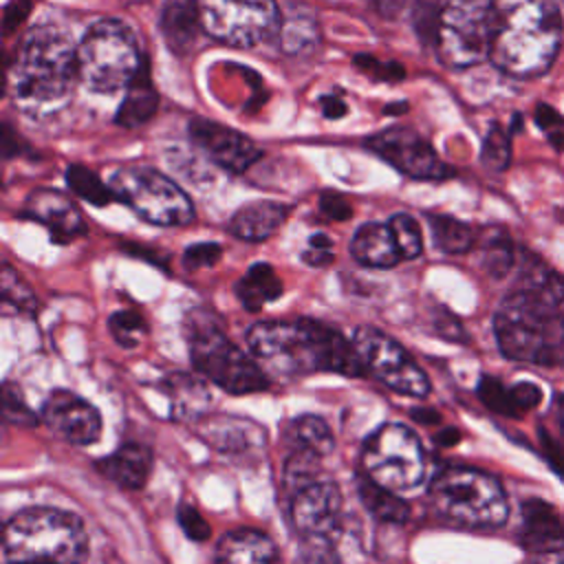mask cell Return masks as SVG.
<instances>
[{
  "label": "cell",
  "mask_w": 564,
  "mask_h": 564,
  "mask_svg": "<svg viewBox=\"0 0 564 564\" xmlns=\"http://www.w3.org/2000/svg\"><path fill=\"white\" fill-rule=\"evenodd\" d=\"M110 189L137 216L152 225L176 227L194 220L187 194L161 172L148 165H126L112 174Z\"/></svg>",
  "instance_id": "obj_9"
},
{
  "label": "cell",
  "mask_w": 564,
  "mask_h": 564,
  "mask_svg": "<svg viewBox=\"0 0 564 564\" xmlns=\"http://www.w3.org/2000/svg\"><path fill=\"white\" fill-rule=\"evenodd\" d=\"M159 108V93L154 90L148 73V62L143 57L137 75L126 88V97L117 110V123L126 128H137L154 117Z\"/></svg>",
  "instance_id": "obj_27"
},
{
  "label": "cell",
  "mask_w": 564,
  "mask_h": 564,
  "mask_svg": "<svg viewBox=\"0 0 564 564\" xmlns=\"http://www.w3.org/2000/svg\"><path fill=\"white\" fill-rule=\"evenodd\" d=\"M480 161L487 170L491 172H502L507 170L509 161H511V141H509V132L505 128H500L498 123H491V128L485 134L482 141V150H480Z\"/></svg>",
  "instance_id": "obj_37"
},
{
  "label": "cell",
  "mask_w": 564,
  "mask_h": 564,
  "mask_svg": "<svg viewBox=\"0 0 564 564\" xmlns=\"http://www.w3.org/2000/svg\"><path fill=\"white\" fill-rule=\"evenodd\" d=\"M295 564H339L337 553L333 549V540L302 538Z\"/></svg>",
  "instance_id": "obj_43"
},
{
  "label": "cell",
  "mask_w": 564,
  "mask_h": 564,
  "mask_svg": "<svg viewBox=\"0 0 564 564\" xmlns=\"http://www.w3.org/2000/svg\"><path fill=\"white\" fill-rule=\"evenodd\" d=\"M26 214L37 223L46 225L51 229V236L59 242L73 240L86 229L82 214L73 205V200L55 189L31 192V196L26 198Z\"/></svg>",
  "instance_id": "obj_19"
},
{
  "label": "cell",
  "mask_w": 564,
  "mask_h": 564,
  "mask_svg": "<svg viewBox=\"0 0 564 564\" xmlns=\"http://www.w3.org/2000/svg\"><path fill=\"white\" fill-rule=\"evenodd\" d=\"M432 240L436 249L443 253H465L476 245V236L471 227L454 216L445 214H430L427 216Z\"/></svg>",
  "instance_id": "obj_32"
},
{
  "label": "cell",
  "mask_w": 564,
  "mask_h": 564,
  "mask_svg": "<svg viewBox=\"0 0 564 564\" xmlns=\"http://www.w3.org/2000/svg\"><path fill=\"white\" fill-rule=\"evenodd\" d=\"M319 209L333 220H348L352 216V207L339 192H324L319 196Z\"/></svg>",
  "instance_id": "obj_51"
},
{
  "label": "cell",
  "mask_w": 564,
  "mask_h": 564,
  "mask_svg": "<svg viewBox=\"0 0 564 564\" xmlns=\"http://www.w3.org/2000/svg\"><path fill=\"white\" fill-rule=\"evenodd\" d=\"M0 289H2V297L4 302L13 304L15 308L20 311H26V313H35L40 308V302L33 293V289L7 264L2 269V278H0Z\"/></svg>",
  "instance_id": "obj_38"
},
{
  "label": "cell",
  "mask_w": 564,
  "mask_h": 564,
  "mask_svg": "<svg viewBox=\"0 0 564 564\" xmlns=\"http://www.w3.org/2000/svg\"><path fill=\"white\" fill-rule=\"evenodd\" d=\"M185 337L194 368L231 394L260 392L269 386L260 364L242 352L207 313H189Z\"/></svg>",
  "instance_id": "obj_7"
},
{
  "label": "cell",
  "mask_w": 564,
  "mask_h": 564,
  "mask_svg": "<svg viewBox=\"0 0 564 564\" xmlns=\"http://www.w3.org/2000/svg\"><path fill=\"white\" fill-rule=\"evenodd\" d=\"M145 330V319L134 311H117L110 315V333L121 346H137Z\"/></svg>",
  "instance_id": "obj_42"
},
{
  "label": "cell",
  "mask_w": 564,
  "mask_h": 564,
  "mask_svg": "<svg viewBox=\"0 0 564 564\" xmlns=\"http://www.w3.org/2000/svg\"><path fill=\"white\" fill-rule=\"evenodd\" d=\"M366 145L381 159H386L392 167L412 178L438 181L452 174V170L436 156L434 148L410 128L394 126L381 130L372 134Z\"/></svg>",
  "instance_id": "obj_14"
},
{
  "label": "cell",
  "mask_w": 564,
  "mask_h": 564,
  "mask_svg": "<svg viewBox=\"0 0 564 564\" xmlns=\"http://www.w3.org/2000/svg\"><path fill=\"white\" fill-rule=\"evenodd\" d=\"M319 104H322V110H324V115L328 119H339V117L346 115V104L339 97H335V95H324L319 99Z\"/></svg>",
  "instance_id": "obj_56"
},
{
  "label": "cell",
  "mask_w": 564,
  "mask_h": 564,
  "mask_svg": "<svg viewBox=\"0 0 564 564\" xmlns=\"http://www.w3.org/2000/svg\"><path fill=\"white\" fill-rule=\"evenodd\" d=\"M176 520L181 524V529L185 531V535L189 540H196V542H205L212 533L207 520L200 516V511L187 502H181L178 509H176Z\"/></svg>",
  "instance_id": "obj_45"
},
{
  "label": "cell",
  "mask_w": 564,
  "mask_h": 564,
  "mask_svg": "<svg viewBox=\"0 0 564 564\" xmlns=\"http://www.w3.org/2000/svg\"><path fill=\"white\" fill-rule=\"evenodd\" d=\"M511 397H513V403H516L518 412L524 414V412H531L540 405L542 390L531 381H520V383L511 386Z\"/></svg>",
  "instance_id": "obj_50"
},
{
  "label": "cell",
  "mask_w": 564,
  "mask_h": 564,
  "mask_svg": "<svg viewBox=\"0 0 564 564\" xmlns=\"http://www.w3.org/2000/svg\"><path fill=\"white\" fill-rule=\"evenodd\" d=\"M553 412H555V423H557V430L564 434V394H560L553 403Z\"/></svg>",
  "instance_id": "obj_59"
},
{
  "label": "cell",
  "mask_w": 564,
  "mask_h": 564,
  "mask_svg": "<svg viewBox=\"0 0 564 564\" xmlns=\"http://www.w3.org/2000/svg\"><path fill=\"white\" fill-rule=\"evenodd\" d=\"M289 207L275 200H253L242 205L229 220V231L240 240L260 242L278 231L286 220Z\"/></svg>",
  "instance_id": "obj_25"
},
{
  "label": "cell",
  "mask_w": 564,
  "mask_h": 564,
  "mask_svg": "<svg viewBox=\"0 0 564 564\" xmlns=\"http://www.w3.org/2000/svg\"><path fill=\"white\" fill-rule=\"evenodd\" d=\"M214 564H280V553L262 531L234 529L216 544Z\"/></svg>",
  "instance_id": "obj_21"
},
{
  "label": "cell",
  "mask_w": 564,
  "mask_h": 564,
  "mask_svg": "<svg viewBox=\"0 0 564 564\" xmlns=\"http://www.w3.org/2000/svg\"><path fill=\"white\" fill-rule=\"evenodd\" d=\"M198 434L218 452L231 454L260 449L267 441L264 430L256 421L242 416H203Z\"/></svg>",
  "instance_id": "obj_20"
},
{
  "label": "cell",
  "mask_w": 564,
  "mask_h": 564,
  "mask_svg": "<svg viewBox=\"0 0 564 564\" xmlns=\"http://www.w3.org/2000/svg\"><path fill=\"white\" fill-rule=\"evenodd\" d=\"M192 141L205 150V154L229 172H245L260 159V148L245 134L234 128H227L218 121L209 119H192L189 121Z\"/></svg>",
  "instance_id": "obj_17"
},
{
  "label": "cell",
  "mask_w": 564,
  "mask_h": 564,
  "mask_svg": "<svg viewBox=\"0 0 564 564\" xmlns=\"http://www.w3.org/2000/svg\"><path fill=\"white\" fill-rule=\"evenodd\" d=\"M352 346L359 355L364 370L370 372L375 379L401 394L427 397V375L392 337L372 326H359L352 333Z\"/></svg>",
  "instance_id": "obj_13"
},
{
  "label": "cell",
  "mask_w": 564,
  "mask_h": 564,
  "mask_svg": "<svg viewBox=\"0 0 564 564\" xmlns=\"http://www.w3.org/2000/svg\"><path fill=\"white\" fill-rule=\"evenodd\" d=\"M562 18L553 0H494L489 59L507 75L538 77L557 57Z\"/></svg>",
  "instance_id": "obj_2"
},
{
  "label": "cell",
  "mask_w": 564,
  "mask_h": 564,
  "mask_svg": "<svg viewBox=\"0 0 564 564\" xmlns=\"http://www.w3.org/2000/svg\"><path fill=\"white\" fill-rule=\"evenodd\" d=\"M443 9H445L443 0H414L412 22L421 42L425 44L436 42V31H438Z\"/></svg>",
  "instance_id": "obj_41"
},
{
  "label": "cell",
  "mask_w": 564,
  "mask_h": 564,
  "mask_svg": "<svg viewBox=\"0 0 564 564\" xmlns=\"http://www.w3.org/2000/svg\"><path fill=\"white\" fill-rule=\"evenodd\" d=\"M478 256H480V267L485 269L487 275L505 278L516 262L513 242L507 229L487 227L478 238Z\"/></svg>",
  "instance_id": "obj_30"
},
{
  "label": "cell",
  "mask_w": 564,
  "mask_h": 564,
  "mask_svg": "<svg viewBox=\"0 0 564 564\" xmlns=\"http://www.w3.org/2000/svg\"><path fill=\"white\" fill-rule=\"evenodd\" d=\"M220 253H223V249L216 242H196L185 249L183 264L187 271H198V269L216 264L220 260Z\"/></svg>",
  "instance_id": "obj_47"
},
{
  "label": "cell",
  "mask_w": 564,
  "mask_h": 564,
  "mask_svg": "<svg viewBox=\"0 0 564 564\" xmlns=\"http://www.w3.org/2000/svg\"><path fill=\"white\" fill-rule=\"evenodd\" d=\"M388 225H390V229L394 234V240H397V247H399V251L405 260H412L423 251L419 223L410 214H394L388 220Z\"/></svg>",
  "instance_id": "obj_40"
},
{
  "label": "cell",
  "mask_w": 564,
  "mask_h": 564,
  "mask_svg": "<svg viewBox=\"0 0 564 564\" xmlns=\"http://www.w3.org/2000/svg\"><path fill=\"white\" fill-rule=\"evenodd\" d=\"M304 262L311 267H326L333 262V242L326 234H313L308 238V249L302 253Z\"/></svg>",
  "instance_id": "obj_49"
},
{
  "label": "cell",
  "mask_w": 564,
  "mask_h": 564,
  "mask_svg": "<svg viewBox=\"0 0 564 564\" xmlns=\"http://www.w3.org/2000/svg\"><path fill=\"white\" fill-rule=\"evenodd\" d=\"M4 419L15 425H33L35 414L22 399V392L11 383H4Z\"/></svg>",
  "instance_id": "obj_48"
},
{
  "label": "cell",
  "mask_w": 564,
  "mask_h": 564,
  "mask_svg": "<svg viewBox=\"0 0 564 564\" xmlns=\"http://www.w3.org/2000/svg\"><path fill=\"white\" fill-rule=\"evenodd\" d=\"M357 491L359 498L364 502V507L377 516L383 522H394V524H403L410 518V507L405 500H401L397 496V491L386 489L381 485H377L375 480H370L368 476H361L357 480Z\"/></svg>",
  "instance_id": "obj_31"
},
{
  "label": "cell",
  "mask_w": 564,
  "mask_h": 564,
  "mask_svg": "<svg viewBox=\"0 0 564 564\" xmlns=\"http://www.w3.org/2000/svg\"><path fill=\"white\" fill-rule=\"evenodd\" d=\"M42 421L59 438L88 445L101 434V416L97 408L68 390H55L42 405Z\"/></svg>",
  "instance_id": "obj_16"
},
{
  "label": "cell",
  "mask_w": 564,
  "mask_h": 564,
  "mask_svg": "<svg viewBox=\"0 0 564 564\" xmlns=\"http://www.w3.org/2000/svg\"><path fill=\"white\" fill-rule=\"evenodd\" d=\"M289 438L293 441V447H304L319 456H326L335 447V438L328 423L315 414L297 416L289 427Z\"/></svg>",
  "instance_id": "obj_33"
},
{
  "label": "cell",
  "mask_w": 564,
  "mask_h": 564,
  "mask_svg": "<svg viewBox=\"0 0 564 564\" xmlns=\"http://www.w3.org/2000/svg\"><path fill=\"white\" fill-rule=\"evenodd\" d=\"M165 394L170 401L172 416L178 421L203 419L209 408L207 388L189 375H172L165 381Z\"/></svg>",
  "instance_id": "obj_28"
},
{
  "label": "cell",
  "mask_w": 564,
  "mask_h": 564,
  "mask_svg": "<svg viewBox=\"0 0 564 564\" xmlns=\"http://www.w3.org/2000/svg\"><path fill=\"white\" fill-rule=\"evenodd\" d=\"M518 289L553 308L564 302V278L531 251H522Z\"/></svg>",
  "instance_id": "obj_26"
},
{
  "label": "cell",
  "mask_w": 564,
  "mask_h": 564,
  "mask_svg": "<svg viewBox=\"0 0 564 564\" xmlns=\"http://www.w3.org/2000/svg\"><path fill=\"white\" fill-rule=\"evenodd\" d=\"M29 9H31V0H9L4 9V31L11 33L26 18Z\"/></svg>",
  "instance_id": "obj_54"
},
{
  "label": "cell",
  "mask_w": 564,
  "mask_h": 564,
  "mask_svg": "<svg viewBox=\"0 0 564 564\" xmlns=\"http://www.w3.org/2000/svg\"><path fill=\"white\" fill-rule=\"evenodd\" d=\"M350 253L359 264L375 269H388L403 260L390 225L383 223L361 225L350 240Z\"/></svg>",
  "instance_id": "obj_24"
},
{
  "label": "cell",
  "mask_w": 564,
  "mask_h": 564,
  "mask_svg": "<svg viewBox=\"0 0 564 564\" xmlns=\"http://www.w3.org/2000/svg\"><path fill=\"white\" fill-rule=\"evenodd\" d=\"M97 469L126 489H141L152 471V454L139 443H126L97 463Z\"/></svg>",
  "instance_id": "obj_23"
},
{
  "label": "cell",
  "mask_w": 564,
  "mask_h": 564,
  "mask_svg": "<svg viewBox=\"0 0 564 564\" xmlns=\"http://www.w3.org/2000/svg\"><path fill=\"white\" fill-rule=\"evenodd\" d=\"M159 26L170 51L176 55H185L196 44L198 31L203 26L200 7L196 4V0H165Z\"/></svg>",
  "instance_id": "obj_22"
},
{
  "label": "cell",
  "mask_w": 564,
  "mask_h": 564,
  "mask_svg": "<svg viewBox=\"0 0 564 564\" xmlns=\"http://www.w3.org/2000/svg\"><path fill=\"white\" fill-rule=\"evenodd\" d=\"M280 42L291 55L304 53L319 42V29L311 15H289L280 26Z\"/></svg>",
  "instance_id": "obj_35"
},
{
  "label": "cell",
  "mask_w": 564,
  "mask_h": 564,
  "mask_svg": "<svg viewBox=\"0 0 564 564\" xmlns=\"http://www.w3.org/2000/svg\"><path fill=\"white\" fill-rule=\"evenodd\" d=\"M236 295L247 311H260L267 302L282 295V282L271 264L258 262L238 280Z\"/></svg>",
  "instance_id": "obj_29"
},
{
  "label": "cell",
  "mask_w": 564,
  "mask_h": 564,
  "mask_svg": "<svg viewBox=\"0 0 564 564\" xmlns=\"http://www.w3.org/2000/svg\"><path fill=\"white\" fill-rule=\"evenodd\" d=\"M494 40V0H449L443 9L436 48L443 64L467 68L489 57Z\"/></svg>",
  "instance_id": "obj_10"
},
{
  "label": "cell",
  "mask_w": 564,
  "mask_h": 564,
  "mask_svg": "<svg viewBox=\"0 0 564 564\" xmlns=\"http://www.w3.org/2000/svg\"><path fill=\"white\" fill-rule=\"evenodd\" d=\"M405 110H408V104H405V101H394V104H390V106L383 108L386 115H401V112H405Z\"/></svg>",
  "instance_id": "obj_60"
},
{
  "label": "cell",
  "mask_w": 564,
  "mask_h": 564,
  "mask_svg": "<svg viewBox=\"0 0 564 564\" xmlns=\"http://www.w3.org/2000/svg\"><path fill=\"white\" fill-rule=\"evenodd\" d=\"M520 513H522L520 544L529 553L555 555L564 551V522L546 500L529 498L522 502Z\"/></svg>",
  "instance_id": "obj_18"
},
{
  "label": "cell",
  "mask_w": 564,
  "mask_h": 564,
  "mask_svg": "<svg viewBox=\"0 0 564 564\" xmlns=\"http://www.w3.org/2000/svg\"><path fill=\"white\" fill-rule=\"evenodd\" d=\"M203 29L218 42L253 46L280 29L275 0H203Z\"/></svg>",
  "instance_id": "obj_12"
},
{
  "label": "cell",
  "mask_w": 564,
  "mask_h": 564,
  "mask_svg": "<svg viewBox=\"0 0 564 564\" xmlns=\"http://www.w3.org/2000/svg\"><path fill=\"white\" fill-rule=\"evenodd\" d=\"M344 500L333 482H311L300 489L291 502V520L302 538L335 540L341 527Z\"/></svg>",
  "instance_id": "obj_15"
},
{
  "label": "cell",
  "mask_w": 564,
  "mask_h": 564,
  "mask_svg": "<svg viewBox=\"0 0 564 564\" xmlns=\"http://www.w3.org/2000/svg\"><path fill=\"white\" fill-rule=\"evenodd\" d=\"M540 443H542L544 456L549 458L553 471H557V476L564 480V449L555 443L553 436H549V432L544 427H540Z\"/></svg>",
  "instance_id": "obj_53"
},
{
  "label": "cell",
  "mask_w": 564,
  "mask_h": 564,
  "mask_svg": "<svg viewBox=\"0 0 564 564\" xmlns=\"http://www.w3.org/2000/svg\"><path fill=\"white\" fill-rule=\"evenodd\" d=\"M478 397L480 401L496 414L502 416H522L513 403L511 388H507L500 379L496 377H482L478 381Z\"/></svg>",
  "instance_id": "obj_39"
},
{
  "label": "cell",
  "mask_w": 564,
  "mask_h": 564,
  "mask_svg": "<svg viewBox=\"0 0 564 564\" xmlns=\"http://www.w3.org/2000/svg\"><path fill=\"white\" fill-rule=\"evenodd\" d=\"M361 465L370 480L392 491H408L425 476V456L416 434L401 425H381L361 452Z\"/></svg>",
  "instance_id": "obj_11"
},
{
  "label": "cell",
  "mask_w": 564,
  "mask_h": 564,
  "mask_svg": "<svg viewBox=\"0 0 564 564\" xmlns=\"http://www.w3.org/2000/svg\"><path fill=\"white\" fill-rule=\"evenodd\" d=\"M494 330L505 357L527 364H557L564 357V322L555 308L516 289L494 317Z\"/></svg>",
  "instance_id": "obj_5"
},
{
  "label": "cell",
  "mask_w": 564,
  "mask_h": 564,
  "mask_svg": "<svg viewBox=\"0 0 564 564\" xmlns=\"http://www.w3.org/2000/svg\"><path fill=\"white\" fill-rule=\"evenodd\" d=\"M412 416L419 423H425V425H432V423L441 421V414L436 410H430V408H416V410H412Z\"/></svg>",
  "instance_id": "obj_57"
},
{
  "label": "cell",
  "mask_w": 564,
  "mask_h": 564,
  "mask_svg": "<svg viewBox=\"0 0 564 564\" xmlns=\"http://www.w3.org/2000/svg\"><path fill=\"white\" fill-rule=\"evenodd\" d=\"M66 183L70 185V189L77 196H82L84 200H88L93 205H99V207L108 205L115 198L112 189L106 187L99 181V176L95 172H90L88 167H84V165H70L66 170Z\"/></svg>",
  "instance_id": "obj_36"
},
{
  "label": "cell",
  "mask_w": 564,
  "mask_h": 564,
  "mask_svg": "<svg viewBox=\"0 0 564 564\" xmlns=\"http://www.w3.org/2000/svg\"><path fill=\"white\" fill-rule=\"evenodd\" d=\"M319 458L322 456L311 449L293 447V452L289 454V458L284 460V467H282V485L291 496H295L300 489H304L317 480Z\"/></svg>",
  "instance_id": "obj_34"
},
{
  "label": "cell",
  "mask_w": 564,
  "mask_h": 564,
  "mask_svg": "<svg viewBox=\"0 0 564 564\" xmlns=\"http://www.w3.org/2000/svg\"><path fill=\"white\" fill-rule=\"evenodd\" d=\"M141 62L132 31L119 20L95 22L77 48L79 79L95 93L128 88Z\"/></svg>",
  "instance_id": "obj_8"
},
{
  "label": "cell",
  "mask_w": 564,
  "mask_h": 564,
  "mask_svg": "<svg viewBox=\"0 0 564 564\" xmlns=\"http://www.w3.org/2000/svg\"><path fill=\"white\" fill-rule=\"evenodd\" d=\"M79 77L77 51L57 26H35L22 40L13 64V95L29 115H51L73 95Z\"/></svg>",
  "instance_id": "obj_3"
},
{
  "label": "cell",
  "mask_w": 564,
  "mask_h": 564,
  "mask_svg": "<svg viewBox=\"0 0 564 564\" xmlns=\"http://www.w3.org/2000/svg\"><path fill=\"white\" fill-rule=\"evenodd\" d=\"M535 123L544 130L555 150H564V117L549 104H535Z\"/></svg>",
  "instance_id": "obj_44"
},
{
  "label": "cell",
  "mask_w": 564,
  "mask_h": 564,
  "mask_svg": "<svg viewBox=\"0 0 564 564\" xmlns=\"http://www.w3.org/2000/svg\"><path fill=\"white\" fill-rule=\"evenodd\" d=\"M434 513L454 527L491 531L507 522L509 505L502 485L474 467H445L430 485Z\"/></svg>",
  "instance_id": "obj_6"
},
{
  "label": "cell",
  "mask_w": 564,
  "mask_h": 564,
  "mask_svg": "<svg viewBox=\"0 0 564 564\" xmlns=\"http://www.w3.org/2000/svg\"><path fill=\"white\" fill-rule=\"evenodd\" d=\"M458 438H460V432L456 430V427H447V430H443L441 434H438V443L441 445H454V443H458Z\"/></svg>",
  "instance_id": "obj_58"
},
{
  "label": "cell",
  "mask_w": 564,
  "mask_h": 564,
  "mask_svg": "<svg viewBox=\"0 0 564 564\" xmlns=\"http://www.w3.org/2000/svg\"><path fill=\"white\" fill-rule=\"evenodd\" d=\"M355 66H359V70L368 73L375 79H383V82H397L405 75V68L397 62H379L375 55L370 53H361L355 57Z\"/></svg>",
  "instance_id": "obj_46"
},
{
  "label": "cell",
  "mask_w": 564,
  "mask_h": 564,
  "mask_svg": "<svg viewBox=\"0 0 564 564\" xmlns=\"http://www.w3.org/2000/svg\"><path fill=\"white\" fill-rule=\"evenodd\" d=\"M2 551L9 564H82L88 535L82 520L51 507L22 509L4 524Z\"/></svg>",
  "instance_id": "obj_4"
},
{
  "label": "cell",
  "mask_w": 564,
  "mask_h": 564,
  "mask_svg": "<svg viewBox=\"0 0 564 564\" xmlns=\"http://www.w3.org/2000/svg\"><path fill=\"white\" fill-rule=\"evenodd\" d=\"M434 326H436V330H438L445 339H449V341H465V339H467L460 319L454 317V315H452L449 311H445L443 306L436 311V322H434Z\"/></svg>",
  "instance_id": "obj_52"
},
{
  "label": "cell",
  "mask_w": 564,
  "mask_h": 564,
  "mask_svg": "<svg viewBox=\"0 0 564 564\" xmlns=\"http://www.w3.org/2000/svg\"><path fill=\"white\" fill-rule=\"evenodd\" d=\"M247 344L260 368L273 377H304L311 372L364 375L359 355L339 330L315 319L258 322L247 330Z\"/></svg>",
  "instance_id": "obj_1"
},
{
  "label": "cell",
  "mask_w": 564,
  "mask_h": 564,
  "mask_svg": "<svg viewBox=\"0 0 564 564\" xmlns=\"http://www.w3.org/2000/svg\"><path fill=\"white\" fill-rule=\"evenodd\" d=\"M366 4L381 18H397L403 11L405 0H366Z\"/></svg>",
  "instance_id": "obj_55"
}]
</instances>
